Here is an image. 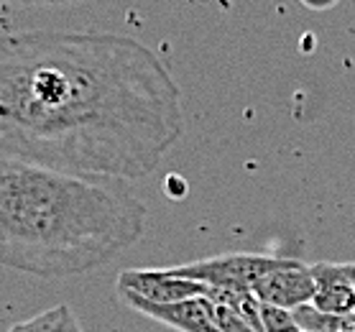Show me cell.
<instances>
[{"label":"cell","instance_id":"cell-6","mask_svg":"<svg viewBox=\"0 0 355 332\" xmlns=\"http://www.w3.org/2000/svg\"><path fill=\"white\" fill-rule=\"evenodd\" d=\"M133 312L156 320L177 332H220L212 315V302L207 297H192L169 304H151L144 299H123Z\"/></svg>","mask_w":355,"mask_h":332},{"label":"cell","instance_id":"cell-5","mask_svg":"<svg viewBox=\"0 0 355 332\" xmlns=\"http://www.w3.org/2000/svg\"><path fill=\"white\" fill-rule=\"evenodd\" d=\"M253 294L261 299V304L282 309H297L302 304H312L315 297V276L312 266H304L302 261L284 259L282 266L268 271L256 286Z\"/></svg>","mask_w":355,"mask_h":332},{"label":"cell","instance_id":"cell-2","mask_svg":"<svg viewBox=\"0 0 355 332\" xmlns=\"http://www.w3.org/2000/svg\"><path fill=\"white\" fill-rule=\"evenodd\" d=\"M146 204L125 179L67 174L0 154V266L69 279L141 241Z\"/></svg>","mask_w":355,"mask_h":332},{"label":"cell","instance_id":"cell-11","mask_svg":"<svg viewBox=\"0 0 355 332\" xmlns=\"http://www.w3.org/2000/svg\"><path fill=\"white\" fill-rule=\"evenodd\" d=\"M3 3H16V6H67V3H80V0H3Z\"/></svg>","mask_w":355,"mask_h":332},{"label":"cell","instance_id":"cell-4","mask_svg":"<svg viewBox=\"0 0 355 332\" xmlns=\"http://www.w3.org/2000/svg\"><path fill=\"white\" fill-rule=\"evenodd\" d=\"M115 286L121 299H144L151 304H169L207 294V283L177 276L171 268H125L118 274Z\"/></svg>","mask_w":355,"mask_h":332},{"label":"cell","instance_id":"cell-9","mask_svg":"<svg viewBox=\"0 0 355 332\" xmlns=\"http://www.w3.org/2000/svg\"><path fill=\"white\" fill-rule=\"evenodd\" d=\"M261 327L263 332H304L294 320L291 309L271 307V304H261Z\"/></svg>","mask_w":355,"mask_h":332},{"label":"cell","instance_id":"cell-10","mask_svg":"<svg viewBox=\"0 0 355 332\" xmlns=\"http://www.w3.org/2000/svg\"><path fill=\"white\" fill-rule=\"evenodd\" d=\"M212 315H215V324L220 332H259L253 324L241 317L235 309L223 307V304H212Z\"/></svg>","mask_w":355,"mask_h":332},{"label":"cell","instance_id":"cell-8","mask_svg":"<svg viewBox=\"0 0 355 332\" xmlns=\"http://www.w3.org/2000/svg\"><path fill=\"white\" fill-rule=\"evenodd\" d=\"M8 332H85L80 320L74 317L69 304H57L51 309H44L31 320L8 327Z\"/></svg>","mask_w":355,"mask_h":332},{"label":"cell","instance_id":"cell-13","mask_svg":"<svg viewBox=\"0 0 355 332\" xmlns=\"http://www.w3.org/2000/svg\"><path fill=\"white\" fill-rule=\"evenodd\" d=\"M347 271H350V279H353V286H355V263H347Z\"/></svg>","mask_w":355,"mask_h":332},{"label":"cell","instance_id":"cell-1","mask_svg":"<svg viewBox=\"0 0 355 332\" xmlns=\"http://www.w3.org/2000/svg\"><path fill=\"white\" fill-rule=\"evenodd\" d=\"M166 64L118 33H0V154L97 179H141L182 138Z\"/></svg>","mask_w":355,"mask_h":332},{"label":"cell","instance_id":"cell-12","mask_svg":"<svg viewBox=\"0 0 355 332\" xmlns=\"http://www.w3.org/2000/svg\"><path fill=\"white\" fill-rule=\"evenodd\" d=\"M307 8H317V10H322V8H330V6H335L338 0H302Z\"/></svg>","mask_w":355,"mask_h":332},{"label":"cell","instance_id":"cell-3","mask_svg":"<svg viewBox=\"0 0 355 332\" xmlns=\"http://www.w3.org/2000/svg\"><path fill=\"white\" fill-rule=\"evenodd\" d=\"M284 259L274 256H256V253H227V256H212L184 266H174L177 276L192 279V281L220 286V289H250L276 266H282Z\"/></svg>","mask_w":355,"mask_h":332},{"label":"cell","instance_id":"cell-7","mask_svg":"<svg viewBox=\"0 0 355 332\" xmlns=\"http://www.w3.org/2000/svg\"><path fill=\"white\" fill-rule=\"evenodd\" d=\"M312 276H315L312 307L330 315L355 312V286L347 263H315Z\"/></svg>","mask_w":355,"mask_h":332}]
</instances>
